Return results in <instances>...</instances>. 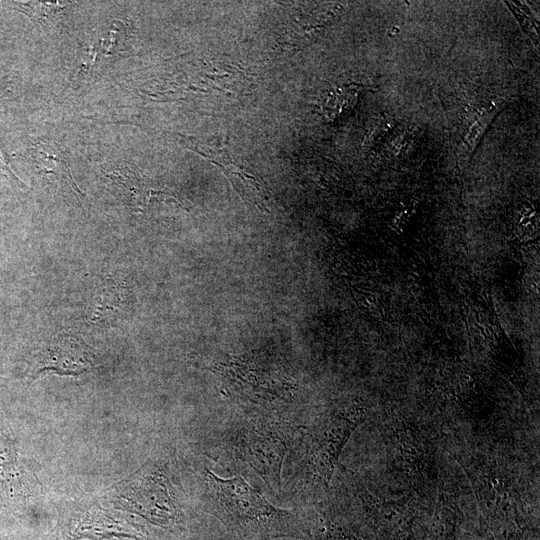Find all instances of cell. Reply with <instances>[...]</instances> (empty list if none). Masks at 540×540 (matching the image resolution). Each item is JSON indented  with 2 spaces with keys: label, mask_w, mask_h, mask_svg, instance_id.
<instances>
[{
  "label": "cell",
  "mask_w": 540,
  "mask_h": 540,
  "mask_svg": "<svg viewBox=\"0 0 540 540\" xmlns=\"http://www.w3.org/2000/svg\"><path fill=\"white\" fill-rule=\"evenodd\" d=\"M117 498L155 524L171 525L179 519L169 483L153 465H145L127 481L118 485Z\"/></svg>",
  "instance_id": "2"
},
{
  "label": "cell",
  "mask_w": 540,
  "mask_h": 540,
  "mask_svg": "<svg viewBox=\"0 0 540 540\" xmlns=\"http://www.w3.org/2000/svg\"><path fill=\"white\" fill-rule=\"evenodd\" d=\"M7 383H8V379L0 376V388L6 387Z\"/></svg>",
  "instance_id": "12"
},
{
  "label": "cell",
  "mask_w": 540,
  "mask_h": 540,
  "mask_svg": "<svg viewBox=\"0 0 540 540\" xmlns=\"http://www.w3.org/2000/svg\"><path fill=\"white\" fill-rule=\"evenodd\" d=\"M10 157L3 149L1 143H0V170L6 171L8 174H10L16 182H20V180L13 174L11 168L9 167L10 163ZM21 183V182H20Z\"/></svg>",
  "instance_id": "11"
},
{
  "label": "cell",
  "mask_w": 540,
  "mask_h": 540,
  "mask_svg": "<svg viewBox=\"0 0 540 540\" xmlns=\"http://www.w3.org/2000/svg\"><path fill=\"white\" fill-rule=\"evenodd\" d=\"M206 484L212 514L236 540L303 537L295 514L270 504L241 476L224 479L206 470Z\"/></svg>",
  "instance_id": "1"
},
{
  "label": "cell",
  "mask_w": 540,
  "mask_h": 540,
  "mask_svg": "<svg viewBox=\"0 0 540 540\" xmlns=\"http://www.w3.org/2000/svg\"><path fill=\"white\" fill-rule=\"evenodd\" d=\"M2 508H3V506H2V505H0V509H2Z\"/></svg>",
  "instance_id": "13"
},
{
  "label": "cell",
  "mask_w": 540,
  "mask_h": 540,
  "mask_svg": "<svg viewBox=\"0 0 540 540\" xmlns=\"http://www.w3.org/2000/svg\"><path fill=\"white\" fill-rule=\"evenodd\" d=\"M237 449L268 487L278 493L283 460L287 451L285 435L272 427L249 428L240 435Z\"/></svg>",
  "instance_id": "5"
},
{
  "label": "cell",
  "mask_w": 540,
  "mask_h": 540,
  "mask_svg": "<svg viewBox=\"0 0 540 540\" xmlns=\"http://www.w3.org/2000/svg\"><path fill=\"white\" fill-rule=\"evenodd\" d=\"M96 366L95 355L83 340L70 335L57 336L31 356L27 384L47 373L79 376L93 371Z\"/></svg>",
  "instance_id": "3"
},
{
  "label": "cell",
  "mask_w": 540,
  "mask_h": 540,
  "mask_svg": "<svg viewBox=\"0 0 540 540\" xmlns=\"http://www.w3.org/2000/svg\"><path fill=\"white\" fill-rule=\"evenodd\" d=\"M62 528L68 540L88 538L102 540L129 537L135 540H155L138 524L111 513L96 504L75 505L62 515Z\"/></svg>",
  "instance_id": "4"
},
{
  "label": "cell",
  "mask_w": 540,
  "mask_h": 540,
  "mask_svg": "<svg viewBox=\"0 0 540 540\" xmlns=\"http://www.w3.org/2000/svg\"><path fill=\"white\" fill-rule=\"evenodd\" d=\"M36 479L14 440L0 429V489L9 498L26 497L34 491Z\"/></svg>",
  "instance_id": "7"
},
{
  "label": "cell",
  "mask_w": 540,
  "mask_h": 540,
  "mask_svg": "<svg viewBox=\"0 0 540 540\" xmlns=\"http://www.w3.org/2000/svg\"><path fill=\"white\" fill-rule=\"evenodd\" d=\"M497 108V105H492L491 107L482 109L474 117L473 123L470 125L468 132L464 137L459 157H462L463 159L470 157L486 127L497 113Z\"/></svg>",
  "instance_id": "9"
},
{
  "label": "cell",
  "mask_w": 540,
  "mask_h": 540,
  "mask_svg": "<svg viewBox=\"0 0 540 540\" xmlns=\"http://www.w3.org/2000/svg\"><path fill=\"white\" fill-rule=\"evenodd\" d=\"M31 157L37 170L46 175H53L64 181L74 192L80 194L74 183L66 159L53 145L38 144L31 149Z\"/></svg>",
  "instance_id": "8"
},
{
  "label": "cell",
  "mask_w": 540,
  "mask_h": 540,
  "mask_svg": "<svg viewBox=\"0 0 540 540\" xmlns=\"http://www.w3.org/2000/svg\"><path fill=\"white\" fill-rule=\"evenodd\" d=\"M512 8L514 10L515 15L519 19V22H521L522 27H524L525 29H528V33L530 35L537 37L538 36L537 25L534 19L532 18V16L528 13L529 11L527 12L523 8H517L514 4L512 5Z\"/></svg>",
  "instance_id": "10"
},
{
  "label": "cell",
  "mask_w": 540,
  "mask_h": 540,
  "mask_svg": "<svg viewBox=\"0 0 540 540\" xmlns=\"http://www.w3.org/2000/svg\"><path fill=\"white\" fill-rule=\"evenodd\" d=\"M179 138L182 139V145L202 155L223 170L242 197L256 207L264 208V199L267 198L266 186L247 163L239 160L238 157L224 148L205 141L182 135H179Z\"/></svg>",
  "instance_id": "6"
}]
</instances>
